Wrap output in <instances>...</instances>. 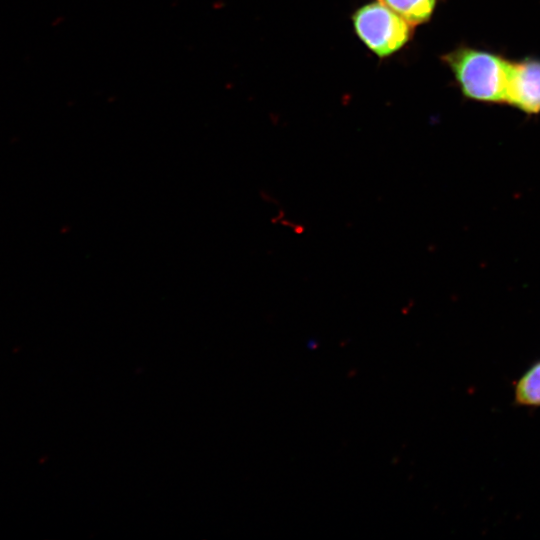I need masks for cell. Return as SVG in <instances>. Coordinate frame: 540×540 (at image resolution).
Here are the masks:
<instances>
[{
    "label": "cell",
    "instance_id": "7a4b0ae2",
    "mask_svg": "<svg viewBox=\"0 0 540 540\" xmlns=\"http://www.w3.org/2000/svg\"><path fill=\"white\" fill-rule=\"evenodd\" d=\"M351 22L358 39L379 59L401 51L413 37L414 26L378 0L359 6Z\"/></svg>",
    "mask_w": 540,
    "mask_h": 540
},
{
    "label": "cell",
    "instance_id": "3957f363",
    "mask_svg": "<svg viewBox=\"0 0 540 540\" xmlns=\"http://www.w3.org/2000/svg\"><path fill=\"white\" fill-rule=\"evenodd\" d=\"M506 104L527 115L540 113V59L510 62Z\"/></svg>",
    "mask_w": 540,
    "mask_h": 540
},
{
    "label": "cell",
    "instance_id": "6da1fadb",
    "mask_svg": "<svg viewBox=\"0 0 540 540\" xmlns=\"http://www.w3.org/2000/svg\"><path fill=\"white\" fill-rule=\"evenodd\" d=\"M441 60L451 71L464 98L487 104H506L511 60L466 45L445 53Z\"/></svg>",
    "mask_w": 540,
    "mask_h": 540
},
{
    "label": "cell",
    "instance_id": "5b68a950",
    "mask_svg": "<svg viewBox=\"0 0 540 540\" xmlns=\"http://www.w3.org/2000/svg\"><path fill=\"white\" fill-rule=\"evenodd\" d=\"M515 399L520 405L540 406V362L535 363L518 380Z\"/></svg>",
    "mask_w": 540,
    "mask_h": 540
},
{
    "label": "cell",
    "instance_id": "277c9868",
    "mask_svg": "<svg viewBox=\"0 0 540 540\" xmlns=\"http://www.w3.org/2000/svg\"><path fill=\"white\" fill-rule=\"evenodd\" d=\"M403 17L412 26L431 20L439 0H378Z\"/></svg>",
    "mask_w": 540,
    "mask_h": 540
}]
</instances>
